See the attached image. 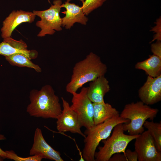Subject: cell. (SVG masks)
I'll use <instances>...</instances> for the list:
<instances>
[{
	"label": "cell",
	"instance_id": "cell-1",
	"mask_svg": "<svg viewBox=\"0 0 161 161\" xmlns=\"http://www.w3.org/2000/svg\"><path fill=\"white\" fill-rule=\"evenodd\" d=\"M29 99L26 111L31 116L57 119L62 112L59 97L49 85H44L40 90H31Z\"/></svg>",
	"mask_w": 161,
	"mask_h": 161
},
{
	"label": "cell",
	"instance_id": "cell-2",
	"mask_svg": "<svg viewBox=\"0 0 161 161\" xmlns=\"http://www.w3.org/2000/svg\"><path fill=\"white\" fill-rule=\"evenodd\" d=\"M107 69L100 57L91 52L75 65L70 81L66 86V91L71 94L77 92L84 84L105 75Z\"/></svg>",
	"mask_w": 161,
	"mask_h": 161
},
{
	"label": "cell",
	"instance_id": "cell-3",
	"mask_svg": "<svg viewBox=\"0 0 161 161\" xmlns=\"http://www.w3.org/2000/svg\"><path fill=\"white\" fill-rule=\"evenodd\" d=\"M158 112V109L151 108L141 101L126 104L120 114L122 118L129 120L128 123L123 124L124 131L131 135L141 134L144 131L145 122L148 119L153 120Z\"/></svg>",
	"mask_w": 161,
	"mask_h": 161
},
{
	"label": "cell",
	"instance_id": "cell-4",
	"mask_svg": "<svg viewBox=\"0 0 161 161\" xmlns=\"http://www.w3.org/2000/svg\"><path fill=\"white\" fill-rule=\"evenodd\" d=\"M128 119L121 117L120 115L113 117L103 123L86 129L84 132V146L82 156L86 161H95V154L100 142L109 137L114 127L120 123H128Z\"/></svg>",
	"mask_w": 161,
	"mask_h": 161
},
{
	"label": "cell",
	"instance_id": "cell-5",
	"mask_svg": "<svg viewBox=\"0 0 161 161\" xmlns=\"http://www.w3.org/2000/svg\"><path fill=\"white\" fill-rule=\"evenodd\" d=\"M123 124L120 123L113 128L110 136L102 141L103 146L98 148V151L95 152V161H109L114 154L123 153L125 151L129 143L135 139L139 135H127L124 133Z\"/></svg>",
	"mask_w": 161,
	"mask_h": 161
},
{
	"label": "cell",
	"instance_id": "cell-6",
	"mask_svg": "<svg viewBox=\"0 0 161 161\" xmlns=\"http://www.w3.org/2000/svg\"><path fill=\"white\" fill-rule=\"evenodd\" d=\"M62 4L61 0H55L53 1V5L48 9L33 11V13L41 19L36 23V26L41 29L37 35L38 37H44L47 34L52 35L55 33V30L60 31L62 30V18L60 16Z\"/></svg>",
	"mask_w": 161,
	"mask_h": 161
},
{
	"label": "cell",
	"instance_id": "cell-7",
	"mask_svg": "<svg viewBox=\"0 0 161 161\" xmlns=\"http://www.w3.org/2000/svg\"><path fill=\"white\" fill-rule=\"evenodd\" d=\"M88 87H83L79 93H73L71 109L76 113L82 127L89 129L94 126L93 103L87 95Z\"/></svg>",
	"mask_w": 161,
	"mask_h": 161
},
{
	"label": "cell",
	"instance_id": "cell-8",
	"mask_svg": "<svg viewBox=\"0 0 161 161\" xmlns=\"http://www.w3.org/2000/svg\"><path fill=\"white\" fill-rule=\"evenodd\" d=\"M135 151L139 161H161V152L157 149L148 130L144 131L135 139Z\"/></svg>",
	"mask_w": 161,
	"mask_h": 161
},
{
	"label": "cell",
	"instance_id": "cell-9",
	"mask_svg": "<svg viewBox=\"0 0 161 161\" xmlns=\"http://www.w3.org/2000/svg\"><path fill=\"white\" fill-rule=\"evenodd\" d=\"M63 109L57 118L56 128L60 132H70L77 133L85 138L86 135L81 130L82 127L76 113L71 109L69 103L61 97Z\"/></svg>",
	"mask_w": 161,
	"mask_h": 161
},
{
	"label": "cell",
	"instance_id": "cell-10",
	"mask_svg": "<svg viewBox=\"0 0 161 161\" xmlns=\"http://www.w3.org/2000/svg\"><path fill=\"white\" fill-rule=\"evenodd\" d=\"M138 95L140 101L148 105L161 100V75L156 77L148 76L146 80L139 89Z\"/></svg>",
	"mask_w": 161,
	"mask_h": 161
},
{
	"label": "cell",
	"instance_id": "cell-11",
	"mask_svg": "<svg viewBox=\"0 0 161 161\" xmlns=\"http://www.w3.org/2000/svg\"><path fill=\"white\" fill-rule=\"evenodd\" d=\"M36 16L33 12L21 10L13 11L3 22L1 30V37L4 39L11 37L17 26L24 22L32 23Z\"/></svg>",
	"mask_w": 161,
	"mask_h": 161
},
{
	"label": "cell",
	"instance_id": "cell-12",
	"mask_svg": "<svg viewBox=\"0 0 161 161\" xmlns=\"http://www.w3.org/2000/svg\"><path fill=\"white\" fill-rule=\"evenodd\" d=\"M31 156L40 155L44 158L55 161H64L60 153L54 149L46 142L40 129H35L33 143L30 150Z\"/></svg>",
	"mask_w": 161,
	"mask_h": 161
},
{
	"label": "cell",
	"instance_id": "cell-13",
	"mask_svg": "<svg viewBox=\"0 0 161 161\" xmlns=\"http://www.w3.org/2000/svg\"><path fill=\"white\" fill-rule=\"evenodd\" d=\"M27 46L22 39L16 40L11 37L3 39L0 43V55L5 57L16 54H22L30 59L36 58L38 55L36 51L27 49Z\"/></svg>",
	"mask_w": 161,
	"mask_h": 161
},
{
	"label": "cell",
	"instance_id": "cell-14",
	"mask_svg": "<svg viewBox=\"0 0 161 161\" xmlns=\"http://www.w3.org/2000/svg\"><path fill=\"white\" fill-rule=\"evenodd\" d=\"M61 7L66 9V10L62 12L66 14L65 16L62 18L63 27L69 29L76 22L84 25L86 24L88 18L83 12L82 7L66 1L62 4Z\"/></svg>",
	"mask_w": 161,
	"mask_h": 161
},
{
	"label": "cell",
	"instance_id": "cell-15",
	"mask_svg": "<svg viewBox=\"0 0 161 161\" xmlns=\"http://www.w3.org/2000/svg\"><path fill=\"white\" fill-rule=\"evenodd\" d=\"M110 90L108 80L105 75L102 76L90 82L87 95L93 103H103L104 96Z\"/></svg>",
	"mask_w": 161,
	"mask_h": 161
},
{
	"label": "cell",
	"instance_id": "cell-16",
	"mask_svg": "<svg viewBox=\"0 0 161 161\" xmlns=\"http://www.w3.org/2000/svg\"><path fill=\"white\" fill-rule=\"evenodd\" d=\"M93 105L95 125L103 123L114 117L120 115L118 111L108 103H93Z\"/></svg>",
	"mask_w": 161,
	"mask_h": 161
},
{
	"label": "cell",
	"instance_id": "cell-17",
	"mask_svg": "<svg viewBox=\"0 0 161 161\" xmlns=\"http://www.w3.org/2000/svg\"><path fill=\"white\" fill-rule=\"evenodd\" d=\"M135 67L144 71L148 76L157 77L161 75V58L153 54L147 59L138 62Z\"/></svg>",
	"mask_w": 161,
	"mask_h": 161
},
{
	"label": "cell",
	"instance_id": "cell-18",
	"mask_svg": "<svg viewBox=\"0 0 161 161\" xmlns=\"http://www.w3.org/2000/svg\"><path fill=\"white\" fill-rule=\"evenodd\" d=\"M5 57L6 60L13 66L31 68L38 72L42 71L39 65L33 63L30 59L25 55L16 54Z\"/></svg>",
	"mask_w": 161,
	"mask_h": 161
},
{
	"label": "cell",
	"instance_id": "cell-19",
	"mask_svg": "<svg viewBox=\"0 0 161 161\" xmlns=\"http://www.w3.org/2000/svg\"><path fill=\"white\" fill-rule=\"evenodd\" d=\"M144 127L148 131L153 138L157 149L161 152V123L154 122L153 120H146Z\"/></svg>",
	"mask_w": 161,
	"mask_h": 161
},
{
	"label": "cell",
	"instance_id": "cell-20",
	"mask_svg": "<svg viewBox=\"0 0 161 161\" xmlns=\"http://www.w3.org/2000/svg\"><path fill=\"white\" fill-rule=\"evenodd\" d=\"M106 0H85L82 6L83 12L88 15L94 10L101 6Z\"/></svg>",
	"mask_w": 161,
	"mask_h": 161
},
{
	"label": "cell",
	"instance_id": "cell-21",
	"mask_svg": "<svg viewBox=\"0 0 161 161\" xmlns=\"http://www.w3.org/2000/svg\"><path fill=\"white\" fill-rule=\"evenodd\" d=\"M7 158L15 161H41L43 159L40 155H34L27 157H22L18 156L13 151H6Z\"/></svg>",
	"mask_w": 161,
	"mask_h": 161
},
{
	"label": "cell",
	"instance_id": "cell-22",
	"mask_svg": "<svg viewBox=\"0 0 161 161\" xmlns=\"http://www.w3.org/2000/svg\"><path fill=\"white\" fill-rule=\"evenodd\" d=\"M151 50L154 55L161 58V43L160 41H158L151 45Z\"/></svg>",
	"mask_w": 161,
	"mask_h": 161
},
{
	"label": "cell",
	"instance_id": "cell-23",
	"mask_svg": "<svg viewBox=\"0 0 161 161\" xmlns=\"http://www.w3.org/2000/svg\"><path fill=\"white\" fill-rule=\"evenodd\" d=\"M124 155L128 161H137L138 160L137 154L136 151H132L129 149L125 150Z\"/></svg>",
	"mask_w": 161,
	"mask_h": 161
},
{
	"label": "cell",
	"instance_id": "cell-24",
	"mask_svg": "<svg viewBox=\"0 0 161 161\" xmlns=\"http://www.w3.org/2000/svg\"><path fill=\"white\" fill-rule=\"evenodd\" d=\"M109 161H128V160L124 154L117 153L112 155Z\"/></svg>",
	"mask_w": 161,
	"mask_h": 161
},
{
	"label": "cell",
	"instance_id": "cell-25",
	"mask_svg": "<svg viewBox=\"0 0 161 161\" xmlns=\"http://www.w3.org/2000/svg\"><path fill=\"white\" fill-rule=\"evenodd\" d=\"M6 139L4 136L0 134V140H4ZM0 155L4 159L5 158H7V154L6 151H4L2 150L0 147Z\"/></svg>",
	"mask_w": 161,
	"mask_h": 161
},
{
	"label": "cell",
	"instance_id": "cell-26",
	"mask_svg": "<svg viewBox=\"0 0 161 161\" xmlns=\"http://www.w3.org/2000/svg\"><path fill=\"white\" fill-rule=\"evenodd\" d=\"M72 0H66V1L68 2H69L70 1H72ZM80 1H81L83 3L85 1V0H79Z\"/></svg>",
	"mask_w": 161,
	"mask_h": 161
},
{
	"label": "cell",
	"instance_id": "cell-27",
	"mask_svg": "<svg viewBox=\"0 0 161 161\" xmlns=\"http://www.w3.org/2000/svg\"><path fill=\"white\" fill-rule=\"evenodd\" d=\"M4 159L0 155V161H3Z\"/></svg>",
	"mask_w": 161,
	"mask_h": 161
},
{
	"label": "cell",
	"instance_id": "cell-28",
	"mask_svg": "<svg viewBox=\"0 0 161 161\" xmlns=\"http://www.w3.org/2000/svg\"><path fill=\"white\" fill-rule=\"evenodd\" d=\"M48 0L49 1V2H50L49 1V0Z\"/></svg>",
	"mask_w": 161,
	"mask_h": 161
}]
</instances>
